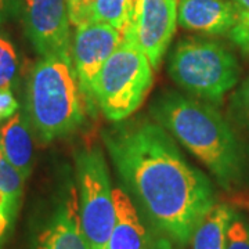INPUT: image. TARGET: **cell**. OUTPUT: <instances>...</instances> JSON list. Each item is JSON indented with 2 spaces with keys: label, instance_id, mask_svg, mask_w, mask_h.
<instances>
[{
  "label": "cell",
  "instance_id": "obj_1",
  "mask_svg": "<svg viewBox=\"0 0 249 249\" xmlns=\"http://www.w3.org/2000/svg\"><path fill=\"white\" fill-rule=\"evenodd\" d=\"M112 163L155 227L188 244L216 204L208 176L183 157L160 124L134 119L103 132Z\"/></svg>",
  "mask_w": 249,
  "mask_h": 249
},
{
  "label": "cell",
  "instance_id": "obj_2",
  "mask_svg": "<svg viewBox=\"0 0 249 249\" xmlns=\"http://www.w3.org/2000/svg\"><path fill=\"white\" fill-rule=\"evenodd\" d=\"M150 112L223 188L231 190L244 181L249 169L248 147L213 104L166 90L152 101Z\"/></svg>",
  "mask_w": 249,
  "mask_h": 249
},
{
  "label": "cell",
  "instance_id": "obj_3",
  "mask_svg": "<svg viewBox=\"0 0 249 249\" xmlns=\"http://www.w3.org/2000/svg\"><path fill=\"white\" fill-rule=\"evenodd\" d=\"M85 106L72 55L40 57L28 82L29 122L39 139L50 142L78 130Z\"/></svg>",
  "mask_w": 249,
  "mask_h": 249
},
{
  "label": "cell",
  "instance_id": "obj_4",
  "mask_svg": "<svg viewBox=\"0 0 249 249\" xmlns=\"http://www.w3.org/2000/svg\"><path fill=\"white\" fill-rule=\"evenodd\" d=\"M240 72V64L230 50L206 39L178 42L168 60V73L180 89L216 106L237 85Z\"/></svg>",
  "mask_w": 249,
  "mask_h": 249
},
{
  "label": "cell",
  "instance_id": "obj_5",
  "mask_svg": "<svg viewBox=\"0 0 249 249\" xmlns=\"http://www.w3.org/2000/svg\"><path fill=\"white\" fill-rule=\"evenodd\" d=\"M154 68L137 45L122 39L100 72L98 108L111 122H121L140 108L151 89Z\"/></svg>",
  "mask_w": 249,
  "mask_h": 249
},
{
  "label": "cell",
  "instance_id": "obj_6",
  "mask_svg": "<svg viewBox=\"0 0 249 249\" xmlns=\"http://www.w3.org/2000/svg\"><path fill=\"white\" fill-rule=\"evenodd\" d=\"M82 230L90 249H108L115 224V206L103 151L93 147L76 160Z\"/></svg>",
  "mask_w": 249,
  "mask_h": 249
},
{
  "label": "cell",
  "instance_id": "obj_7",
  "mask_svg": "<svg viewBox=\"0 0 249 249\" xmlns=\"http://www.w3.org/2000/svg\"><path fill=\"white\" fill-rule=\"evenodd\" d=\"M121 42L122 34L108 24L89 22L76 27L71 55L82 94L90 109L98 107L96 100L98 75Z\"/></svg>",
  "mask_w": 249,
  "mask_h": 249
},
{
  "label": "cell",
  "instance_id": "obj_8",
  "mask_svg": "<svg viewBox=\"0 0 249 249\" xmlns=\"http://www.w3.org/2000/svg\"><path fill=\"white\" fill-rule=\"evenodd\" d=\"M176 22V0H137L122 39L134 42L157 70L172 42Z\"/></svg>",
  "mask_w": 249,
  "mask_h": 249
},
{
  "label": "cell",
  "instance_id": "obj_9",
  "mask_svg": "<svg viewBox=\"0 0 249 249\" xmlns=\"http://www.w3.org/2000/svg\"><path fill=\"white\" fill-rule=\"evenodd\" d=\"M28 37L40 57L71 55L67 0H22Z\"/></svg>",
  "mask_w": 249,
  "mask_h": 249
},
{
  "label": "cell",
  "instance_id": "obj_10",
  "mask_svg": "<svg viewBox=\"0 0 249 249\" xmlns=\"http://www.w3.org/2000/svg\"><path fill=\"white\" fill-rule=\"evenodd\" d=\"M240 11L229 0H180L178 22L187 31L223 35L237 24Z\"/></svg>",
  "mask_w": 249,
  "mask_h": 249
},
{
  "label": "cell",
  "instance_id": "obj_11",
  "mask_svg": "<svg viewBox=\"0 0 249 249\" xmlns=\"http://www.w3.org/2000/svg\"><path fill=\"white\" fill-rule=\"evenodd\" d=\"M37 249H90L82 230L79 202L75 190H71L68 198H65L40 232Z\"/></svg>",
  "mask_w": 249,
  "mask_h": 249
},
{
  "label": "cell",
  "instance_id": "obj_12",
  "mask_svg": "<svg viewBox=\"0 0 249 249\" xmlns=\"http://www.w3.org/2000/svg\"><path fill=\"white\" fill-rule=\"evenodd\" d=\"M0 148L10 163L24 178H29L35 150L31 124L25 114L16 112L0 127Z\"/></svg>",
  "mask_w": 249,
  "mask_h": 249
},
{
  "label": "cell",
  "instance_id": "obj_13",
  "mask_svg": "<svg viewBox=\"0 0 249 249\" xmlns=\"http://www.w3.org/2000/svg\"><path fill=\"white\" fill-rule=\"evenodd\" d=\"M115 224L108 249H148V235L136 206L122 188L112 191Z\"/></svg>",
  "mask_w": 249,
  "mask_h": 249
},
{
  "label": "cell",
  "instance_id": "obj_14",
  "mask_svg": "<svg viewBox=\"0 0 249 249\" xmlns=\"http://www.w3.org/2000/svg\"><path fill=\"white\" fill-rule=\"evenodd\" d=\"M234 211L229 205L214 204L198 224L191 238L193 249H224L227 229Z\"/></svg>",
  "mask_w": 249,
  "mask_h": 249
},
{
  "label": "cell",
  "instance_id": "obj_15",
  "mask_svg": "<svg viewBox=\"0 0 249 249\" xmlns=\"http://www.w3.org/2000/svg\"><path fill=\"white\" fill-rule=\"evenodd\" d=\"M136 3L137 0H94L91 22L108 24L124 35Z\"/></svg>",
  "mask_w": 249,
  "mask_h": 249
},
{
  "label": "cell",
  "instance_id": "obj_16",
  "mask_svg": "<svg viewBox=\"0 0 249 249\" xmlns=\"http://www.w3.org/2000/svg\"><path fill=\"white\" fill-rule=\"evenodd\" d=\"M19 76V55L16 46L0 32V89H11Z\"/></svg>",
  "mask_w": 249,
  "mask_h": 249
},
{
  "label": "cell",
  "instance_id": "obj_17",
  "mask_svg": "<svg viewBox=\"0 0 249 249\" xmlns=\"http://www.w3.org/2000/svg\"><path fill=\"white\" fill-rule=\"evenodd\" d=\"M229 119L249 136V76L230 97Z\"/></svg>",
  "mask_w": 249,
  "mask_h": 249
},
{
  "label": "cell",
  "instance_id": "obj_18",
  "mask_svg": "<svg viewBox=\"0 0 249 249\" xmlns=\"http://www.w3.org/2000/svg\"><path fill=\"white\" fill-rule=\"evenodd\" d=\"M24 181L25 178L10 163L0 148V190L19 204L24 191Z\"/></svg>",
  "mask_w": 249,
  "mask_h": 249
},
{
  "label": "cell",
  "instance_id": "obj_19",
  "mask_svg": "<svg viewBox=\"0 0 249 249\" xmlns=\"http://www.w3.org/2000/svg\"><path fill=\"white\" fill-rule=\"evenodd\" d=\"M224 249H249V223L240 214H232Z\"/></svg>",
  "mask_w": 249,
  "mask_h": 249
},
{
  "label": "cell",
  "instance_id": "obj_20",
  "mask_svg": "<svg viewBox=\"0 0 249 249\" xmlns=\"http://www.w3.org/2000/svg\"><path fill=\"white\" fill-rule=\"evenodd\" d=\"M94 0H67L70 21L73 27H80L91 22Z\"/></svg>",
  "mask_w": 249,
  "mask_h": 249
},
{
  "label": "cell",
  "instance_id": "obj_21",
  "mask_svg": "<svg viewBox=\"0 0 249 249\" xmlns=\"http://www.w3.org/2000/svg\"><path fill=\"white\" fill-rule=\"evenodd\" d=\"M229 34L232 42L249 54V11L240 13L237 24Z\"/></svg>",
  "mask_w": 249,
  "mask_h": 249
},
{
  "label": "cell",
  "instance_id": "obj_22",
  "mask_svg": "<svg viewBox=\"0 0 249 249\" xmlns=\"http://www.w3.org/2000/svg\"><path fill=\"white\" fill-rule=\"evenodd\" d=\"M17 212L18 206L16 205H6L0 208V248L9 237Z\"/></svg>",
  "mask_w": 249,
  "mask_h": 249
},
{
  "label": "cell",
  "instance_id": "obj_23",
  "mask_svg": "<svg viewBox=\"0 0 249 249\" xmlns=\"http://www.w3.org/2000/svg\"><path fill=\"white\" fill-rule=\"evenodd\" d=\"M19 108L17 98L14 97L11 89H0V122L7 121Z\"/></svg>",
  "mask_w": 249,
  "mask_h": 249
},
{
  "label": "cell",
  "instance_id": "obj_24",
  "mask_svg": "<svg viewBox=\"0 0 249 249\" xmlns=\"http://www.w3.org/2000/svg\"><path fill=\"white\" fill-rule=\"evenodd\" d=\"M21 0H0V25L11 18H14L19 11Z\"/></svg>",
  "mask_w": 249,
  "mask_h": 249
},
{
  "label": "cell",
  "instance_id": "obj_25",
  "mask_svg": "<svg viewBox=\"0 0 249 249\" xmlns=\"http://www.w3.org/2000/svg\"><path fill=\"white\" fill-rule=\"evenodd\" d=\"M229 1L232 3L240 13L249 11V0H229Z\"/></svg>",
  "mask_w": 249,
  "mask_h": 249
},
{
  "label": "cell",
  "instance_id": "obj_26",
  "mask_svg": "<svg viewBox=\"0 0 249 249\" xmlns=\"http://www.w3.org/2000/svg\"><path fill=\"white\" fill-rule=\"evenodd\" d=\"M6 205H16V206H19V204L18 202H16V201H13L10 196H7L1 190H0V208L1 206H6Z\"/></svg>",
  "mask_w": 249,
  "mask_h": 249
}]
</instances>
